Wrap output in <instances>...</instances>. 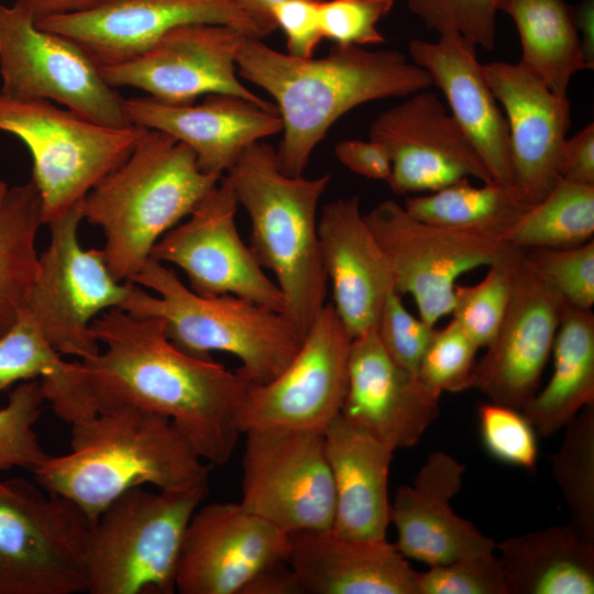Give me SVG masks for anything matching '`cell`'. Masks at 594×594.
<instances>
[{
    "instance_id": "cell-1",
    "label": "cell",
    "mask_w": 594,
    "mask_h": 594,
    "mask_svg": "<svg viewBox=\"0 0 594 594\" xmlns=\"http://www.w3.org/2000/svg\"><path fill=\"white\" fill-rule=\"evenodd\" d=\"M91 331L105 349L80 361L98 411L130 405L165 416L205 461L230 460L245 378L177 348L157 318L111 308L94 319Z\"/></svg>"
},
{
    "instance_id": "cell-2",
    "label": "cell",
    "mask_w": 594,
    "mask_h": 594,
    "mask_svg": "<svg viewBox=\"0 0 594 594\" xmlns=\"http://www.w3.org/2000/svg\"><path fill=\"white\" fill-rule=\"evenodd\" d=\"M237 69L276 102L283 132L276 157L280 170L290 176L302 175L314 150L346 112L432 86L429 75L403 53L356 45H334L324 57L304 58L245 36Z\"/></svg>"
},
{
    "instance_id": "cell-3",
    "label": "cell",
    "mask_w": 594,
    "mask_h": 594,
    "mask_svg": "<svg viewBox=\"0 0 594 594\" xmlns=\"http://www.w3.org/2000/svg\"><path fill=\"white\" fill-rule=\"evenodd\" d=\"M33 474L43 490L73 503L91 526L132 488L208 486L209 469L169 418L125 405L73 424L69 452L50 455Z\"/></svg>"
},
{
    "instance_id": "cell-4",
    "label": "cell",
    "mask_w": 594,
    "mask_h": 594,
    "mask_svg": "<svg viewBox=\"0 0 594 594\" xmlns=\"http://www.w3.org/2000/svg\"><path fill=\"white\" fill-rule=\"evenodd\" d=\"M222 176L202 172L184 143L147 129L130 156L81 202L82 219L106 237L102 251L113 277L131 282L157 241L188 217Z\"/></svg>"
},
{
    "instance_id": "cell-5",
    "label": "cell",
    "mask_w": 594,
    "mask_h": 594,
    "mask_svg": "<svg viewBox=\"0 0 594 594\" xmlns=\"http://www.w3.org/2000/svg\"><path fill=\"white\" fill-rule=\"evenodd\" d=\"M251 223L250 248L279 287L284 315L305 337L326 306L317 210L330 175L290 176L278 166L276 148L258 141L226 173Z\"/></svg>"
},
{
    "instance_id": "cell-6",
    "label": "cell",
    "mask_w": 594,
    "mask_h": 594,
    "mask_svg": "<svg viewBox=\"0 0 594 594\" xmlns=\"http://www.w3.org/2000/svg\"><path fill=\"white\" fill-rule=\"evenodd\" d=\"M131 282L120 309L160 319L168 339L193 356L234 355L241 363L237 372L249 383L276 377L302 344L305 337L283 312L233 295H198L151 257Z\"/></svg>"
},
{
    "instance_id": "cell-7",
    "label": "cell",
    "mask_w": 594,
    "mask_h": 594,
    "mask_svg": "<svg viewBox=\"0 0 594 594\" xmlns=\"http://www.w3.org/2000/svg\"><path fill=\"white\" fill-rule=\"evenodd\" d=\"M207 492L135 487L112 502L90 526L86 592L173 594L185 532Z\"/></svg>"
},
{
    "instance_id": "cell-8",
    "label": "cell",
    "mask_w": 594,
    "mask_h": 594,
    "mask_svg": "<svg viewBox=\"0 0 594 594\" xmlns=\"http://www.w3.org/2000/svg\"><path fill=\"white\" fill-rule=\"evenodd\" d=\"M0 131L14 135L28 147L43 224H48L119 167L147 129L138 124L109 127L47 100L19 99L0 92Z\"/></svg>"
},
{
    "instance_id": "cell-9",
    "label": "cell",
    "mask_w": 594,
    "mask_h": 594,
    "mask_svg": "<svg viewBox=\"0 0 594 594\" xmlns=\"http://www.w3.org/2000/svg\"><path fill=\"white\" fill-rule=\"evenodd\" d=\"M90 524L69 501L22 477L0 482V594L87 587Z\"/></svg>"
},
{
    "instance_id": "cell-10",
    "label": "cell",
    "mask_w": 594,
    "mask_h": 594,
    "mask_svg": "<svg viewBox=\"0 0 594 594\" xmlns=\"http://www.w3.org/2000/svg\"><path fill=\"white\" fill-rule=\"evenodd\" d=\"M0 75L3 95L47 100L95 122L131 125L125 99L75 41L43 30L20 2L0 3Z\"/></svg>"
},
{
    "instance_id": "cell-11",
    "label": "cell",
    "mask_w": 594,
    "mask_h": 594,
    "mask_svg": "<svg viewBox=\"0 0 594 594\" xmlns=\"http://www.w3.org/2000/svg\"><path fill=\"white\" fill-rule=\"evenodd\" d=\"M81 202L48 223L50 243L38 257L36 278L23 309L59 354L87 360L100 351L91 331L94 319L120 308L132 282L113 277L102 250L80 245Z\"/></svg>"
},
{
    "instance_id": "cell-12",
    "label": "cell",
    "mask_w": 594,
    "mask_h": 594,
    "mask_svg": "<svg viewBox=\"0 0 594 594\" xmlns=\"http://www.w3.org/2000/svg\"><path fill=\"white\" fill-rule=\"evenodd\" d=\"M394 274V288L410 295L419 317L435 326L450 315L455 280L480 266L513 263L525 249L501 239L425 222L384 200L364 215Z\"/></svg>"
},
{
    "instance_id": "cell-13",
    "label": "cell",
    "mask_w": 594,
    "mask_h": 594,
    "mask_svg": "<svg viewBox=\"0 0 594 594\" xmlns=\"http://www.w3.org/2000/svg\"><path fill=\"white\" fill-rule=\"evenodd\" d=\"M244 433L240 505L287 534L332 528L336 496L323 432Z\"/></svg>"
},
{
    "instance_id": "cell-14",
    "label": "cell",
    "mask_w": 594,
    "mask_h": 594,
    "mask_svg": "<svg viewBox=\"0 0 594 594\" xmlns=\"http://www.w3.org/2000/svg\"><path fill=\"white\" fill-rule=\"evenodd\" d=\"M352 339L332 304H326L285 370L267 383L248 384L237 408L240 432H324L344 402Z\"/></svg>"
},
{
    "instance_id": "cell-15",
    "label": "cell",
    "mask_w": 594,
    "mask_h": 594,
    "mask_svg": "<svg viewBox=\"0 0 594 594\" xmlns=\"http://www.w3.org/2000/svg\"><path fill=\"white\" fill-rule=\"evenodd\" d=\"M238 206L232 183L223 175L188 219L157 241L151 258L178 266L198 295H233L284 314L279 287L240 237Z\"/></svg>"
},
{
    "instance_id": "cell-16",
    "label": "cell",
    "mask_w": 594,
    "mask_h": 594,
    "mask_svg": "<svg viewBox=\"0 0 594 594\" xmlns=\"http://www.w3.org/2000/svg\"><path fill=\"white\" fill-rule=\"evenodd\" d=\"M245 36L221 24L182 25L136 56L100 66L101 75L113 88L140 89L166 105H191L200 96L222 94L277 111L237 76V55Z\"/></svg>"
},
{
    "instance_id": "cell-17",
    "label": "cell",
    "mask_w": 594,
    "mask_h": 594,
    "mask_svg": "<svg viewBox=\"0 0 594 594\" xmlns=\"http://www.w3.org/2000/svg\"><path fill=\"white\" fill-rule=\"evenodd\" d=\"M202 23L258 38L277 29L273 18L242 0H109L88 11L35 22L78 43L99 66L136 56L175 28Z\"/></svg>"
},
{
    "instance_id": "cell-18",
    "label": "cell",
    "mask_w": 594,
    "mask_h": 594,
    "mask_svg": "<svg viewBox=\"0 0 594 594\" xmlns=\"http://www.w3.org/2000/svg\"><path fill=\"white\" fill-rule=\"evenodd\" d=\"M369 139L391 158L386 183L396 195L431 193L470 177L494 182L458 122L429 89L381 112Z\"/></svg>"
},
{
    "instance_id": "cell-19",
    "label": "cell",
    "mask_w": 594,
    "mask_h": 594,
    "mask_svg": "<svg viewBox=\"0 0 594 594\" xmlns=\"http://www.w3.org/2000/svg\"><path fill=\"white\" fill-rule=\"evenodd\" d=\"M289 534L240 503L198 507L187 526L176 574L182 594H242L267 568L287 561Z\"/></svg>"
},
{
    "instance_id": "cell-20",
    "label": "cell",
    "mask_w": 594,
    "mask_h": 594,
    "mask_svg": "<svg viewBox=\"0 0 594 594\" xmlns=\"http://www.w3.org/2000/svg\"><path fill=\"white\" fill-rule=\"evenodd\" d=\"M564 306L565 300L525 263L522 253L513 268L504 318L476 360L471 388L520 410L537 393Z\"/></svg>"
},
{
    "instance_id": "cell-21",
    "label": "cell",
    "mask_w": 594,
    "mask_h": 594,
    "mask_svg": "<svg viewBox=\"0 0 594 594\" xmlns=\"http://www.w3.org/2000/svg\"><path fill=\"white\" fill-rule=\"evenodd\" d=\"M508 124L514 189L530 207L561 179L560 158L571 124L566 95L548 88L519 63L483 65Z\"/></svg>"
},
{
    "instance_id": "cell-22",
    "label": "cell",
    "mask_w": 594,
    "mask_h": 594,
    "mask_svg": "<svg viewBox=\"0 0 594 594\" xmlns=\"http://www.w3.org/2000/svg\"><path fill=\"white\" fill-rule=\"evenodd\" d=\"M440 396L386 353L373 329L352 339L340 415L394 451L418 443L440 415Z\"/></svg>"
},
{
    "instance_id": "cell-23",
    "label": "cell",
    "mask_w": 594,
    "mask_h": 594,
    "mask_svg": "<svg viewBox=\"0 0 594 594\" xmlns=\"http://www.w3.org/2000/svg\"><path fill=\"white\" fill-rule=\"evenodd\" d=\"M477 46L454 31L435 42L414 38L408 52L444 96L450 113L468 136L493 180L514 189L509 132L477 59Z\"/></svg>"
},
{
    "instance_id": "cell-24",
    "label": "cell",
    "mask_w": 594,
    "mask_h": 594,
    "mask_svg": "<svg viewBox=\"0 0 594 594\" xmlns=\"http://www.w3.org/2000/svg\"><path fill=\"white\" fill-rule=\"evenodd\" d=\"M465 465L452 455L432 452L411 485H400L391 504V522L398 551L407 559L431 565L496 551V542L457 515L451 499L462 487Z\"/></svg>"
},
{
    "instance_id": "cell-25",
    "label": "cell",
    "mask_w": 594,
    "mask_h": 594,
    "mask_svg": "<svg viewBox=\"0 0 594 594\" xmlns=\"http://www.w3.org/2000/svg\"><path fill=\"white\" fill-rule=\"evenodd\" d=\"M318 237L332 306L355 338L375 327L387 294L395 289L392 266L365 221L359 196L327 204Z\"/></svg>"
},
{
    "instance_id": "cell-26",
    "label": "cell",
    "mask_w": 594,
    "mask_h": 594,
    "mask_svg": "<svg viewBox=\"0 0 594 594\" xmlns=\"http://www.w3.org/2000/svg\"><path fill=\"white\" fill-rule=\"evenodd\" d=\"M125 109L132 124L173 136L194 152L202 172L220 176L251 144L282 132L277 111L231 95H207L185 106L134 97L125 99Z\"/></svg>"
},
{
    "instance_id": "cell-27",
    "label": "cell",
    "mask_w": 594,
    "mask_h": 594,
    "mask_svg": "<svg viewBox=\"0 0 594 594\" xmlns=\"http://www.w3.org/2000/svg\"><path fill=\"white\" fill-rule=\"evenodd\" d=\"M287 562L302 594H420L419 572L387 540H350L331 528L295 531Z\"/></svg>"
},
{
    "instance_id": "cell-28",
    "label": "cell",
    "mask_w": 594,
    "mask_h": 594,
    "mask_svg": "<svg viewBox=\"0 0 594 594\" xmlns=\"http://www.w3.org/2000/svg\"><path fill=\"white\" fill-rule=\"evenodd\" d=\"M323 435L336 496L332 531L350 540H387L388 474L395 451L341 415Z\"/></svg>"
},
{
    "instance_id": "cell-29",
    "label": "cell",
    "mask_w": 594,
    "mask_h": 594,
    "mask_svg": "<svg viewBox=\"0 0 594 594\" xmlns=\"http://www.w3.org/2000/svg\"><path fill=\"white\" fill-rule=\"evenodd\" d=\"M508 594H593L594 543L570 524L496 543Z\"/></svg>"
},
{
    "instance_id": "cell-30",
    "label": "cell",
    "mask_w": 594,
    "mask_h": 594,
    "mask_svg": "<svg viewBox=\"0 0 594 594\" xmlns=\"http://www.w3.org/2000/svg\"><path fill=\"white\" fill-rule=\"evenodd\" d=\"M38 380L45 400L67 424L98 413L81 361L67 362L24 309L0 338V392L19 381Z\"/></svg>"
},
{
    "instance_id": "cell-31",
    "label": "cell",
    "mask_w": 594,
    "mask_h": 594,
    "mask_svg": "<svg viewBox=\"0 0 594 594\" xmlns=\"http://www.w3.org/2000/svg\"><path fill=\"white\" fill-rule=\"evenodd\" d=\"M554 364L546 387L520 409L539 437L563 429L594 404V314L565 302L552 348Z\"/></svg>"
},
{
    "instance_id": "cell-32",
    "label": "cell",
    "mask_w": 594,
    "mask_h": 594,
    "mask_svg": "<svg viewBox=\"0 0 594 594\" xmlns=\"http://www.w3.org/2000/svg\"><path fill=\"white\" fill-rule=\"evenodd\" d=\"M520 38L518 62L548 88L566 95L572 77L587 69L573 8L564 0H498Z\"/></svg>"
},
{
    "instance_id": "cell-33",
    "label": "cell",
    "mask_w": 594,
    "mask_h": 594,
    "mask_svg": "<svg viewBox=\"0 0 594 594\" xmlns=\"http://www.w3.org/2000/svg\"><path fill=\"white\" fill-rule=\"evenodd\" d=\"M41 226L42 201L34 182L9 188L0 202V338L25 307L36 278Z\"/></svg>"
},
{
    "instance_id": "cell-34",
    "label": "cell",
    "mask_w": 594,
    "mask_h": 594,
    "mask_svg": "<svg viewBox=\"0 0 594 594\" xmlns=\"http://www.w3.org/2000/svg\"><path fill=\"white\" fill-rule=\"evenodd\" d=\"M404 208L428 223L501 239L528 207L503 185L475 187L464 178L427 195L408 196Z\"/></svg>"
},
{
    "instance_id": "cell-35",
    "label": "cell",
    "mask_w": 594,
    "mask_h": 594,
    "mask_svg": "<svg viewBox=\"0 0 594 594\" xmlns=\"http://www.w3.org/2000/svg\"><path fill=\"white\" fill-rule=\"evenodd\" d=\"M594 235V185L560 179L501 240L521 249H566Z\"/></svg>"
},
{
    "instance_id": "cell-36",
    "label": "cell",
    "mask_w": 594,
    "mask_h": 594,
    "mask_svg": "<svg viewBox=\"0 0 594 594\" xmlns=\"http://www.w3.org/2000/svg\"><path fill=\"white\" fill-rule=\"evenodd\" d=\"M551 469L571 525L594 543V404L585 406L564 427L562 443L551 457Z\"/></svg>"
},
{
    "instance_id": "cell-37",
    "label": "cell",
    "mask_w": 594,
    "mask_h": 594,
    "mask_svg": "<svg viewBox=\"0 0 594 594\" xmlns=\"http://www.w3.org/2000/svg\"><path fill=\"white\" fill-rule=\"evenodd\" d=\"M44 402L41 382L29 380L19 384L0 408V475L15 468L34 473L50 457L34 430Z\"/></svg>"
},
{
    "instance_id": "cell-38",
    "label": "cell",
    "mask_w": 594,
    "mask_h": 594,
    "mask_svg": "<svg viewBox=\"0 0 594 594\" xmlns=\"http://www.w3.org/2000/svg\"><path fill=\"white\" fill-rule=\"evenodd\" d=\"M518 260L488 266L486 275L475 285L454 286L452 319L480 348L488 345L504 318L510 298L513 268Z\"/></svg>"
},
{
    "instance_id": "cell-39",
    "label": "cell",
    "mask_w": 594,
    "mask_h": 594,
    "mask_svg": "<svg viewBox=\"0 0 594 594\" xmlns=\"http://www.w3.org/2000/svg\"><path fill=\"white\" fill-rule=\"evenodd\" d=\"M480 346L451 319L435 332L422 354L418 369L421 383L441 396L471 388L472 374Z\"/></svg>"
},
{
    "instance_id": "cell-40",
    "label": "cell",
    "mask_w": 594,
    "mask_h": 594,
    "mask_svg": "<svg viewBox=\"0 0 594 594\" xmlns=\"http://www.w3.org/2000/svg\"><path fill=\"white\" fill-rule=\"evenodd\" d=\"M524 261L565 302L581 309H592L594 240L566 249H527Z\"/></svg>"
},
{
    "instance_id": "cell-41",
    "label": "cell",
    "mask_w": 594,
    "mask_h": 594,
    "mask_svg": "<svg viewBox=\"0 0 594 594\" xmlns=\"http://www.w3.org/2000/svg\"><path fill=\"white\" fill-rule=\"evenodd\" d=\"M408 9L429 30L454 31L477 47L493 51L498 0H406Z\"/></svg>"
},
{
    "instance_id": "cell-42",
    "label": "cell",
    "mask_w": 594,
    "mask_h": 594,
    "mask_svg": "<svg viewBox=\"0 0 594 594\" xmlns=\"http://www.w3.org/2000/svg\"><path fill=\"white\" fill-rule=\"evenodd\" d=\"M483 443L496 459L525 470L538 460L537 433L521 410L493 403L477 410Z\"/></svg>"
},
{
    "instance_id": "cell-43",
    "label": "cell",
    "mask_w": 594,
    "mask_h": 594,
    "mask_svg": "<svg viewBox=\"0 0 594 594\" xmlns=\"http://www.w3.org/2000/svg\"><path fill=\"white\" fill-rule=\"evenodd\" d=\"M420 594H508L495 551L481 552L419 572Z\"/></svg>"
},
{
    "instance_id": "cell-44",
    "label": "cell",
    "mask_w": 594,
    "mask_h": 594,
    "mask_svg": "<svg viewBox=\"0 0 594 594\" xmlns=\"http://www.w3.org/2000/svg\"><path fill=\"white\" fill-rule=\"evenodd\" d=\"M435 329V326L409 312L395 289L387 294L374 327L392 360L416 375Z\"/></svg>"
},
{
    "instance_id": "cell-45",
    "label": "cell",
    "mask_w": 594,
    "mask_h": 594,
    "mask_svg": "<svg viewBox=\"0 0 594 594\" xmlns=\"http://www.w3.org/2000/svg\"><path fill=\"white\" fill-rule=\"evenodd\" d=\"M394 0H321L319 19L323 38L334 45H377L385 37L377 23L393 9Z\"/></svg>"
},
{
    "instance_id": "cell-46",
    "label": "cell",
    "mask_w": 594,
    "mask_h": 594,
    "mask_svg": "<svg viewBox=\"0 0 594 594\" xmlns=\"http://www.w3.org/2000/svg\"><path fill=\"white\" fill-rule=\"evenodd\" d=\"M321 0H288L272 9V15L286 36L288 54L314 57L323 35L319 19Z\"/></svg>"
},
{
    "instance_id": "cell-47",
    "label": "cell",
    "mask_w": 594,
    "mask_h": 594,
    "mask_svg": "<svg viewBox=\"0 0 594 594\" xmlns=\"http://www.w3.org/2000/svg\"><path fill=\"white\" fill-rule=\"evenodd\" d=\"M338 161L349 170L363 177L387 182L392 163L386 150L370 140H344L334 147Z\"/></svg>"
},
{
    "instance_id": "cell-48",
    "label": "cell",
    "mask_w": 594,
    "mask_h": 594,
    "mask_svg": "<svg viewBox=\"0 0 594 594\" xmlns=\"http://www.w3.org/2000/svg\"><path fill=\"white\" fill-rule=\"evenodd\" d=\"M560 176L568 182L594 185L593 122L565 139L561 151Z\"/></svg>"
},
{
    "instance_id": "cell-49",
    "label": "cell",
    "mask_w": 594,
    "mask_h": 594,
    "mask_svg": "<svg viewBox=\"0 0 594 594\" xmlns=\"http://www.w3.org/2000/svg\"><path fill=\"white\" fill-rule=\"evenodd\" d=\"M242 594H302V592L288 562L284 561L261 572Z\"/></svg>"
},
{
    "instance_id": "cell-50",
    "label": "cell",
    "mask_w": 594,
    "mask_h": 594,
    "mask_svg": "<svg viewBox=\"0 0 594 594\" xmlns=\"http://www.w3.org/2000/svg\"><path fill=\"white\" fill-rule=\"evenodd\" d=\"M32 14L35 22L41 20L88 11L109 0H16Z\"/></svg>"
},
{
    "instance_id": "cell-51",
    "label": "cell",
    "mask_w": 594,
    "mask_h": 594,
    "mask_svg": "<svg viewBox=\"0 0 594 594\" xmlns=\"http://www.w3.org/2000/svg\"><path fill=\"white\" fill-rule=\"evenodd\" d=\"M574 21L587 69L594 67V1L582 0L572 6Z\"/></svg>"
},
{
    "instance_id": "cell-52",
    "label": "cell",
    "mask_w": 594,
    "mask_h": 594,
    "mask_svg": "<svg viewBox=\"0 0 594 594\" xmlns=\"http://www.w3.org/2000/svg\"><path fill=\"white\" fill-rule=\"evenodd\" d=\"M249 8L252 10L272 16V9L277 4L288 1V0H242ZM274 19V18H273Z\"/></svg>"
},
{
    "instance_id": "cell-53",
    "label": "cell",
    "mask_w": 594,
    "mask_h": 594,
    "mask_svg": "<svg viewBox=\"0 0 594 594\" xmlns=\"http://www.w3.org/2000/svg\"><path fill=\"white\" fill-rule=\"evenodd\" d=\"M8 189L9 188H8L7 184L3 183V182H0V202L3 199L4 195L7 194Z\"/></svg>"
}]
</instances>
